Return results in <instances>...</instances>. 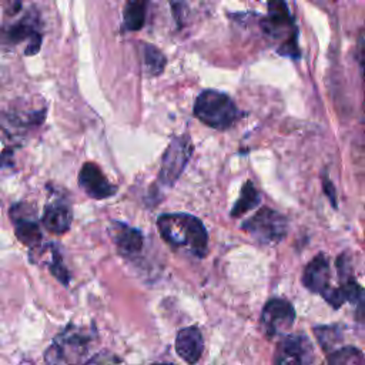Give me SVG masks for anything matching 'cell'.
<instances>
[{
    "label": "cell",
    "mask_w": 365,
    "mask_h": 365,
    "mask_svg": "<svg viewBox=\"0 0 365 365\" xmlns=\"http://www.w3.org/2000/svg\"><path fill=\"white\" fill-rule=\"evenodd\" d=\"M157 228L171 247L185 248L197 258L205 257L208 232L200 218L185 212H165L157 218Z\"/></svg>",
    "instance_id": "6da1fadb"
},
{
    "label": "cell",
    "mask_w": 365,
    "mask_h": 365,
    "mask_svg": "<svg viewBox=\"0 0 365 365\" xmlns=\"http://www.w3.org/2000/svg\"><path fill=\"white\" fill-rule=\"evenodd\" d=\"M94 336L91 328L68 324L46 349V365H78L87 356Z\"/></svg>",
    "instance_id": "7a4b0ae2"
},
{
    "label": "cell",
    "mask_w": 365,
    "mask_h": 365,
    "mask_svg": "<svg viewBox=\"0 0 365 365\" xmlns=\"http://www.w3.org/2000/svg\"><path fill=\"white\" fill-rule=\"evenodd\" d=\"M261 29L267 37L278 43L277 51L279 54L294 58L299 56L298 29L287 3L269 1L268 13L261 20Z\"/></svg>",
    "instance_id": "3957f363"
},
{
    "label": "cell",
    "mask_w": 365,
    "mask_h": 365,
    "mask_svg": "<svg viewBox=\"0 0 365 365\" xmlns=\"http://www.w3.org/2000/svg\"><path fill=\"white\" fill-rule=\"evenodd\" d=\"M194 115L205 125L217 130L230 128L240 117L232 98L218 90H202L194 103Z\"/></svg>",
    "instance_id": "277c9868"
},
{
    "label": "cell",
    "mask_w": 365,
    "mask_h": 365,
    "mask_svg": "<svg viewBox=\"0 0 365 365\" xmlns=\"http://www.w3.org/2000/svg\"><path fill=\"white\" fill-rule=\"evenodd\" d=\"M241 230L250 234L255 241L264 245H272L287 235L288 222L281 212L269 207H261L251 218L242 222Z\"/></svg>",
    "instance_id": "5b68a950"
},
{
    "label": "cell",
    "mask_w": 365,
    "mask_h": 365,
    "mask_svg": "<svg viewBox=\"0 0 365 365\" xmlns=\"http://www.w3.org/2000/svg\"><path fill=\"white\" fill-rule=\"evenodd\" d=\"M302 282L305 288L319 294L334 308H339L344 304L339 287H332L331 284L329 261L324 254H318L308 262L302 274Z\"/></svg>",
    "instance_id": "8992f818"
},
{
    "label": "cell",
    "mask_w": 365,
    "mask_h": 365,
    "mask_svg": "<svg viewBox=\"0 0 365 365\" xmlns=\"http://www.w3.org/2000/svg\"><path fill=\"white\" fill-rule=\"evenodd\" d=\"M191 138L184 135H174L161 158V167L158 173V181L161 185L171 187L182 174L191 154H192Z\"/></svg>",
    "instance_id": "52a82bcc"
},
{
    "label": "cell",
    "mask_w": 365,
    "mask_h": 365,
    "mask_svg": "<svg viewBox=\"0 0 365 365\" xmlns=\"http://www.w3.org/2000/svg\"><path fill=\"white\" fill-rule=\"evenodd\" d=\"M314 356L311 339L305 334H291L277 345L274 365H312Z\"/></svg>",
    "instance_id": "ba28073f"
},
{
    "label": "cell",
    "mask_w": 365,
    "mask_h": 365,
    "mask_svg": "<svg viewBox=\"0 0 365 365\" xmlns=\"http://www.w3.org/2000/svg\"><path fill=\"white\" fill-rule=\"evenodd\" d=\"M10 220L14 225V234L31 250H38L41 244V230L36 220V208L27 202H17L10 207Z\"/></svg>",
    "instance_id": "9c48e42d"
},
{
    "label": "cell",
    "mask_w": 365,
    "mask_h": 365,
    "mask_svg": "<svg viewBox=\"0 0 365 365\" xmlns=\"http://www.w3.org/2000/svg\"><path fill=\"white\" fill-rule=\"evenodd\" d=\"M295 319V309L289 301L284 298H271L261 311L262 331L268 338L277 336L288 331Z\"/></svg>",
    "instance_id": "30bf717a"
},
{
    "label": "cell",
    "mask_w": 365,
    "mask_h": 365,
    "mask_svg": "<svg viewBox=\"0 0 365 365\" xmlns=\"http://www.w3.org/2000/svg\"><path fill=\"white\" fill-rule=\"evenodd\" d=\"M6 38L11 44H19L26 41L24 54L26 56L37 54L43 41V36L38 29L37 14L34 11H30L17 23L10 26V29L6 33Z\"/></svg>",
    "instance_id": "8fae6325"
},
{
    "label": "cell",
    "mask_w": 365,
    "mask_h": 365,
    "mask_svg": "<svg viewBox=\"0 0 365 365\" xmlns=\"http://www.w3.org/2000/svg\"><path fill=\"white\" fill-rule=\"evenodd\" d=\"M77 180L81 190L94 200H104L117 192V187L106 178L100 167L94 163H84L78 171Z\"/></svg>",
    "instance_id": "7c38bea8"
},
{
    "label": "cell",
    "mask_w": 365,
    "mask_h": 365,
    "mask_svg": "<svg viewBox=\"0 0 365 365\" xmlns=\"http://www.w3.org/2000/svg\"><path fill=\"white\" fill-rule=\"evenodd\" d=\"M113 241L118 252L125 258H135L144 245V237L140 230L133 228L124 222L114 221L110 228Z\"/></svg>",
    "instance_id": "4fadbf2b"
},
{
    "label": "cell",
    "mask_w": 365,
    "mask_h": 365,
    "mask_svg": "<svg viewBox=\"0 0 365 365\" xmlns=\"http://www.w3.org/2000/svg\"><path fill=\"white\" fill-rule=\"evenodd\" d=\"M204 351V339L201 331L191 325L178 331L175 336V352L187 364H195Z\"/></svg>",
    "instance_id": "5bb4252c"
},
{
    "label": "cell",
    "mask_w": 365,
    "mask_h": 365,
    "mask_svg": "<svg viewBox=\"0 0 365 365\" xmlns=\"http://www.w3.org/2000/svg\"><path fill=\"white\" fill-rule=\"evenodd\" d=\"M71 220H73V214H71L70 205L63 201H54L44 207L41 224L48 232L60 235L68 231L71 225Z\"/></svg>",
    "instance_id": "9a60e30c"
},
{
    "label": "cell",
    "mask_w": 365,
    "mask_h": 365,
    "mask_svg": "<svg viewBox=\"0 0 365 365\" xmlns=\"http://www.w3.org/2000/svg\"><path fill=\"white\" fill-rule=\"evenodd\" d=\"M261 202V195L258 192V190L255 188L252 181H245L241 187V194L238 197V200L234 202L230 215L232 218H238L242 217L245 212H248L250 210H252L254 207H257Z\"/></svg>",
    "instance_id": "2e32d148"
},
{
    "label": "cell",
    "mask_w": 365,
    "mask_h": 365,
    "mask_svg": "<svg viewBox=\"0 0 365 365\" xmlns=\"http://www.w3.org/2000/svg\"><path fill=\"white\" fill-rule=\"evenodd\" d=\"M145 1H128L123 11V29L127 31H137L145 21Z\"/></svg>",
    "instance_id": "e0dca14e"
},
{
    "label": "cell",
    "mask_w": 365,
    "mask_h": 365,
    "mask_svg": "<svg viewBox=\"0 0 365 365\" xmlns=\"http://www.w3.org/2000/svg\"><path fill=\"white\" fill-rule=\"evenodd\" d=\"M143 63L147 74L150 77H157L163 73L167 60L155 46L143 44Z\"/></svg>",
    "instance_id": "ac0fdd59"
},
{
    "label": "cell",
    "mask_w": 365,
    "mask_h": 365,
    "mask_svg": "<svg viewBox=\"0 0 365 365\" xmlns=\"http://www.w3.org/2000/svg\"><path fill=\"white\" fill-rule=\"evenodd\" d=\"M327 365H365V355L355 346H342L329 354Z\"/></svg>",
    "instance_id": "d6986e66"
},
{
    "label": "cell",
    "mask_w": 365,
    "mask_h": 365,
    "mask_svg": "<svg viewBox=\"0 0 365 365\" xmlns=\"http://www.w3.org/2000/svg\"><path fill=\"white\" fill-rule=\"evenodd\" d=\"M314 334L317 335V339L319 342V345L322 346L324 351H331L335 352L336 345L341 342L342 335H341V329L336 325H322V327H315L314 328Z\"/></svg>",
    "instance_id": "ffe728a7"
},
{
    "label": "cell",
    "mask_w": 365,
    "mask_h": 365,
    "mask_svg": "<svg viewBox=\"0 0 365 365\" xmlns=\"http://www.w3.org/2000/svg\"><path fill=\"white\" fill-rule=\"evenodd\" d=\"M47 268H48V271H50L63 285H68V282H70L68 271H67L66 267L63 265L61 255H60L58 250H57L54 245H53V250H51V258H50L48 262H47Z\"/></svg>",
    "instance_id": "44dd1931"
},
{
    "label": "cell",
    "mask_w": 365,
    "mask_h": 365,
    "mask_svg": "<svg viewBox=\"0 0 365 365\" xmlns=\"http://www.w3.org/2000/svg\"><path fill=\"white\" fill-rule=\"evenodd\" d=\"M83 365H123L121 359L110 352H98Z\"/></svg>",
    "instance_id": "7402d4cb"
},
{
    "label": "cell",
    "mask_w": 365,
    "mask_h": 365,
    "mask_svg": "<svg viewBox=\"0 0 365 365\" xmlns=\"http://www.w3.org/2000/svg\"><path fill=\"white\" fill-rule=\"evenodd\" d=\"M322 187H324V191H325V194H327V197H328V200L331 201V204H332V207L334 208H336V198H335V188H334V185H332V182H331V180L328 178V177H324L322 178Z\"/></svg>",
    "instance_id": "603a6c76"
},
{
    "label": "cell",
    "mask_w": 365,
    "mask_h": 365,
    "mask_svg": "<svg viewBox=\"0 0 365 365\" xmlns=\"http://www.w3.org/2000/svg\"><path fill=\"white\" fill-rule=\"evenodd\" d=\"M153 365H171V364H164V362H157V364H153Z\"/></svg>",
    "instance_id": "cb8c5ba5"
},
{
    "label": "cell",
    "mask_w": 365,
    "mask_h": 365,
    "mask_svg": "<svg viewBox=\"0 0 365 365\" xmlns=\"http://www.w3.org/2000/svg\"><path fill=\"white\" fill-rule=\"evenodd\" d=\"M364 74H365V68H364Z\"/></svg>",
    "instance_id": "d4e9b609"
}]
</instances>
